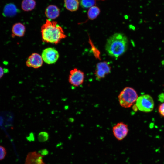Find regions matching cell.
I'll return each mask as SVG.
<instances>
[{"mask_svg":"<svg viewBox=\"0 0 164 164\" xmlns=\"http://www.w3.org/2000/svg\"><path fill=\"white\" fill-rule=\"evenodd\" d=\"M41 32L43 42L55 44L67 37L63 28L56 22L49 19L42 26Z\"/></svg>","mask_w":164,"mask_h":164,"instance_id":"cell-1","label":"cell"},{"mask_svg":"<svg viewBox=\"0 0 164 164\" xmlns=\"http://www.w3.org/2000/svg\"><path fill=\"white\" fill-rule=\"evenodd\" d=\"M128 45V40L127 36L123 33H116L107 40L105 50L110 56L118 58L126 52Z\"/></svg>","mask_w":164,"mask_h":164,"instance_id":"cell-2","label":"cell"},{"mask_svg":"<svg viewBox=\"0 0 164 164\" xmlns=\"http://www.w3.org/2000/svg\"><path fill=\"white\" fill-rule=\"evenodd\" d=\"M138 97L136 91L132 88L126 87L118 96L120 105L124 108H129L136 102Z\"/></svg>","mask_w":164,"mask_h":164,"instance_id":"cell-3","label":"cell"},{"mask_svg":"<svg viewBox=\"0 0 164 164\" xmlns=\"http://www.w3.org/2000/svg\"><path fill=\"white\" fill-rule=\"evenodd\" d=\"M136 106L140 111L147 112L152 111L154 107V102L149 95L145 94L138 97L136 102Z\"/></svg>","mask_w":164,"mask_h":164,"instance_id":"cell-4","label":"cell"},{"mask_svg":"<svg viewBox=\"0 0 164 164\" xmlns=\"http://www.w3.org/2000/svg\"><path fill=\"white\" fill-rule=\"evenodd\" d=\"M41 55L43 61L48 64L55 63L59 57L58 51L55 48L51 47L43 50Z\"/></svg>","mask_w":164,"mask_h":164,"instance_id":"cell-5","label":"cell"},{"mask_svg":"<svg viewBox=\"0 0 164 164\" xmlns=\"http://www.w3.org/2000/svg\"><path fill=\"white\" fill-rule=\"evenodd\" d=\"M84 77V74L83 71L74 68L70 71L68 80L71 85L78 87L83 84Z\"/></svg>","mask_w":164,"mask_h":164,"instance_id":"cell-6","label":"cell"},{"mask_svg":"<svg viewBox=\"0 0 164 164\" xmlns=\"http://www.w3.org/2000/svg\"><path fill=\"white\" fill-rule=\"evenodd\" d=\"M96 67L94 74L96 78L98 80L104 78L111 72V67L106 61H102L97 63Z\"/></svg>","mask_w":164,"mask_h":164,"instance_id":"cell-7","label":"cell"},{"mask_svg":"<svg viewBox=\"0 0 164 164\" xmlns=\"http://www.w3.org/2000/svg\"><path fill=\"white\" fill-rule=\"evenodd\" d=\"M128 131V125L123 122L117 123L112 128L113 134L119 141L123 139L127 136Z\"/></svg>","mask_w":164,"mask_h":164,"instance_id":"cell-8","label":"cell"},{"mask_svg":"<svg viewBox=\"0 0 164 164\" xmlns=\"http://www.w3.org/2000/svg\"><path fill=\"white\" fill-rule=\"evenodd\" d=\"M43 61L41 55L38 53H34L29 56L26 63L28 67L37 69L42 66Z\"/></svg>","mask_w":164,"mask_h":164,"instance_id":"cell-9","label":"cell"},{"mask_svg":"<svg viewBox=\"0 0 164 164\" xmlns=\"http://www.w3.org/2000/svg\"><path fill=\"white\" fill-rule=\"evenodd\" d=\"M43 157V155L36 152H31L27 155L25 164H46Z\"/></svg>","mask_w":164,"mask_h":164,"instance_id":"cell-10","label":"cell"},{"mask_svg":"<svg viewBox=\"0 0 164 164\" xmlns=\"http://www.w3.org/2000/svg\"><path fill=\"white\" fill-rule=\"evenodd\" d=\"M45 14L49 19H54L58 18L60 14V10L56 6L50 5L46 9Z\"/></svg>","mask_w":164,"mask_h":164,"instance_id":"cell-11","label":"cell"},{"mask_svg":"<svg viewBox=\"0 0 164 164\" xmlns=\"http://www.w3.org/2000/svg\"><path fill=\"white\" fill-rule=\"evenodd\" d=\"M26 31L25 26L20 22L16 23L12 26V36L13 37H22L25 35Z\"/></svg>","mask_w":164,"mask_h":164,"instance_id":"cell-12","label":"cell"},{"mask_svg":"<svg viewBox=\"0 0 164 164\" xmlns=\"http://www.w3.org/2000/svg\"><path fill=\"white\" fill-rule=\"evenodd\" d=\"M18 11V10L15 5L12 3H9L4 7L3 14L5 17H12L15 16Z\"/></svg>","mask_w":164,"mask_h":164,"instance_id":"cell-13","label":"cell"},{"mask_svg":"<svg viewBox=\"0 0 164 164\" xmlns=\"http://www.w3.org/2000/svg\"><path fill=\"white\" fill-rule=\"evenodd\" d=\"M64 5L67 10L74 12L78 9L79 2V0H64Z\"/></svg>","mask_w":164,"mask_h":164,"instance_id":"cell-14","label":"cell"},{"mask_svg":"<svg viewBox=\"0 0 164 164\" xmlns=\"http://www.w3.org/2000/svg\"><path fill=\"white\" fill-rule=\"evenodd\" d=\"M100 12V8L96 5L90 8L87 12L88 19L90 20H94L99 15Z\"/></svg>","mask_w":164,"mask_h":164,"instance_id":"cell-15","label":"cell"},{"mask_svg":"<svg viewBox=\"0 0 164 164\" xmlns=\"http://www.w3.org/2000/svg\"><path fill=\"white\" fill-rule=\"evenodd\" d=\"M36 5L35 0H23L21 3V8L24 11H30L35 8Z\"/></svg>","mask_w":164,"mask_h":164,"instance_id":"cell-16","label":"cell"},{"mask_svg":"<svg viewBox=\"0 0 164 164\" xmlns=\"http://www.w3.org/2000/svg\"><path fill=\"white\" fill-rule=\"evenodd\" d=\"M99 0H81L80 3L82 7L84 9H89L96 5L97 1Z\"/></svg>","mask_w":164,"mask_h":164,"instance_id":"cell-17","label":"cell"},{"mask_svg":"<svg viewBox=\"0 0 164 164\" xmlns=\"http://www.w3.org/2000/svg\"><path fill=\"white\" fill-rule=\"evenodd\" d=\"M38 137L39 142H44L48 140L49 138V135L47 132H42L39 133Z\"/></svg>","mask_w":164,"mask_h":164,"instance_id":"cell-18","label":"cell"},{"mask_svg":"<svg viewBox=\"0 0 164 164\" xmlns=\"http://www.w3.org/2000/svg\"><path fill=\"white\" fill-rule=\"evenodd\" d=\"M6 154L5 148L0 145V160L3 159L5 157Z\"/></svg>","mask_w":164,"mask_h":164,"instance_id":"cell-19","label":"cell"},{"mask_svg":"<svg viewBox=\"0 0 164 164\" xmlns=\"http://www.w3.org/2000/svg\"><path fill=\"white\" fill-rule=\"evenodd\" d=\"M158 111L160 114L164 117V103L160 105L158 108Z\"/></svg>","mask_w":164,"mask_h":164,"instance_id":"cell-20","label":"cell"},{"mask_svg":"<svg viewBox=\"0 0 164 164\" xmlns=\"http://www.w3.org/2000/svg\"><path fill=\"white\" fill-rule=\"evenodd\" d=\"M4 73L5 71L4 69L0 66V79L3 76Z\"/></svg>","mask_w":164,"mask_h":164,"instance_id":"cell-21","label":"cell"}]
</instances>
